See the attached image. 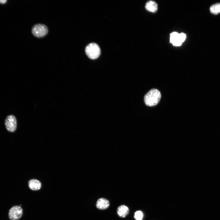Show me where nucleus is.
<instances>
[{
    "label": "nucleus",
    "mask_w": 220,
    "mask_h": 220,
    "mask_svg": "<svg viewBox=\"0 0 220 220\" xmlns=\"http://www.w3.org/2000/svg\"><path fill=\"white\" fill-rule=\"evenodd\" d=\"M110 205L109 201L104 198L99 199L97 201L96 207L99 209L103 210L108 208Z\"/></svg>",
    "instance_id": "6"
},
{
    "label": "nucleus",
    "mask_w": 220,
    "mask_h": 220,
    "mask_svg": "<svg viewBox=\"0 0 220 220\" xmlns=\"http://www.w3.org/2000/svg\"><path fill=\"white\" fill-rule=\"evenodd\" d=\"M23 210L21 207L15 206L12 207L9 212V217L11 220H17L22 216Z\"/></svg>",
    "instance_id": "4"
},
{
    "label": "nucleus",
    "mask_w": 220,
    "mask_h": 220,
    "mask_svg": "<svg viewBox=\"0 0 220 220\" xmlns=\"http://www.w3.org/2000/svg\"><path fill=\"white\" fill-rule=\"evenodd\" d=\"M211 13L217 14L220 13V3H217L212 5L210 8Z\"/></svg>",
    "instance_id": "11"
},
{
    "label": "nucleus",
    "mask_w": 220,
    "mask_h": 220,
    "mask_svg": "<svg viewBox=\"0 0 220 220\" xmlns=\"http://www.w3.org/2000/svg\"><path fill=\"white\" fill-rule=\"evenodd\" d=\"M5 125L7 130L10 132L15 131L17 126L16 120L13 115L8 116L5 119Z\"/></svg>",
    "instance_id": "5"
},
{
    "label": "nucleus",
    "mask_w": 220,
    "mask_h": 220,
    "mask_svg": "<svg viewBox=\"0 0 220 220\" xmlns=\"http://www.w3.org/2000/svg\"><path fill=\"white\" fill-rule=\"evenodd\" d=\"M85 51L87 56L92 59L97 58L101 53V50L99 46L94 43H90L87 46Z\"/></svg>",
    "instance_id": "2"
},
{
    "label": "nucleus",
    "mask_w": 220,
    "mask_h": 220,
    "mask_svg": "<svg viewBox=\"0 0 220 220\" xmlns=\"http://www.w3.org/2000/svg\"><path fill=\"white\" fill-rule=\"evenodd\" d=\"M145 8L148 11L155 13L157 10V4L154 1L150 0L146 3L145 5Z\"/></svg>",
    "instance_id": "10"
},
{
    "label": "nucleus",
    "mask_w": 220,
    "mask_h": 220,
    "mask_svg": "<svg viewBox=\"0 0 220 220\" xmlns=\"http://www.w3.org/2000/svg\"><path fill=\"white\" fill-rule=\"evenodd\" d=\"M31 31L35 36L37 38H41L47 34L48 30L46 25L42 24H37L33 27Z\"/></svg>",
    "instance_id": "3"
},
{
    "label": "nucleus",
    "mask_w": 220,
    "mask_h": 220,
    "mask_svg": "<svg viewBox=\"0 0 220 220\" xmlns=\"http://www.w3.org/2000/svg\"><path fill=\"white\" fill-rule=\"evenodd\" d=\"M170 41L174 46H180L182 43L180 39L179 34L176 32L170 34Z\"/></svg>",
    "instance_id": "7"
},
{
    "label": "nucleus",
    "mask_w": 220,
    "mask_h": 220,
    "mask_svg": "<svg viewBox=\"0 0 220 220\" xmlns=\"http://www.w3.org/2000/svg\"><path fill=\"white\" fill-rule=\"evenodd\" d=\"M129 210L128 207L125 205L119 206L117 209V214L120 217L124 218L129 214Z\"/></svg>",
    "instance_id": "8"
},
{
    "label": "nucleus",
    "mask_w": 220,
    "mask_h": 220,
    "mask_svg": "<svg viewBox=\"0 0 220 220\" xmlns=\"http://www.w3.org/2000/svg\"><path fill=\"white\" fill-rule=\"evenodd\" d=\"M143 217V214L141 211H136L134 213V217L136 220H141Z\"/></svg>",
    "instance_id": "12"
},
{
    "label": "nucleus",
    "mask_w": 220,
    "mask_h": 220,
    "mask_svg": "<svg viewBox=\"0 0 220 220\" xmlns=\"http://www.w3.org/2000/svg\"><path fill=\"white\" fill-rule=\"evenodd\" d=\"M7 1L6 0H0V3L2 4L5 3Z\"/></svg>",
    "instance_id": "14"
},
{
    "label": "nucleus",
    "mask_w": 220,
    "mask_h": 220,
    "mask_svg": "<svg viewBox=\"0 0 220 220\" xmlns=\"http://www.w3.org/2000/svg\"><path fill=\"white\" fill-rule=\"evenodd\" d=\"M161 98L160 92L157 89H152L149 90L145 95L144 102L148 106H154L159 103Z\"/></svg>",
    "instance_id": "1"
},
{
    "label": "nucleus",
    "mask_w": 220,
    "mask_h": 220,
    "mask_svg": "<svg viewBox=\"0 0 220 220\" xmlns=\"http://www.w3.org/2000/svg\"><path fill=\"white\" fill-rule=\"evenodd\" d=\"M28 184L29 188L34 191L39 189L42 185L41 182L36 179H32L30 180L28 182Z\"/></svg>",
    "instance_id": "9"
},
{
    "label": "nucleus",
    "mask_w": 220,
    "mask_h": 220,
    "mask_svg": "<svg viewBox=\"0 0 220 220\" xmlns=\"http://www.w3.org/2000/svg\"><path fill=\"white\" fill-rule=\"evenodd\" d=\"M179 37L181 41L182 42H183L185 40L186 38V35L184 33H181L179 34Z\"/></svg>",
    "instance_id": "13"
}]
</instances>
